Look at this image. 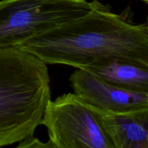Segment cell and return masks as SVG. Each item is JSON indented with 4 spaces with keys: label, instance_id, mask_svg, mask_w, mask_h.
<instances>
[{
    "label": "cell",
    "instance_id": "1",
    "mask_svg": "<svg viewBox=\"0 0 148 148\" xmlns=\"http://www.w3.org/2000/svg\"><path fill=\"white\" fill-rule=\"evenodd\" d=\"M46 64L77 69L118 59L148 67V25L134 24L102 3L85 15L30 38L17 46Z\"/></svg>",
    "mask_w": 148,
    "mask_h": 148
},
{
    "label": "cell",
    "instance_id": "2",
    "mask_svg": "<svg viewBox=\"0 0 148 148\" xmlns=\"http://www.w3.org/2000/svg\"><path fill=\"white\" fill-rule=\"evenodd\" d=\"M50 100L46 64L17 48H0V147L33 135Z\"/></svg>",
    "mask_w": 148,
    "mask_h": 148
},
{
    "label": "cell",
    "instance_id": "3",
    "mask_svg": "<svg viewBox=\"0 0 148 148\" xmlns=\"http://www.w3.org/2000/svg\"><path fill=\"white\" fill-rule=\"evenodd\" d=\"M98 0H2L0 48L17 47L30 38L85 15Z\"/></svg>",
    "mask_w": 148,
    "mask_h": 148
},
{
    "label": "cell",
    "instance_id": "4",
    "mask_svg": "<svg viewBox=\"0 0 148 148\" xmlns=\"http://www.w3.org/2000/svg\"><path fill=\"white\" fill-rule=\"evenodd\" d=\"M40 124L55 148H115L92 107L75 93L50 100Z\"/></svg>",
    "mask_w": 148,
    "mask_h": 148
},
{
    "label": "cell",
    "instance_id": "5",
    "mask_svg": "<svg viewBox=\"0 0 148 148\" xmlns=\"http://www.w3.org/2000/svg\"><path fill=\"white\" fill-rule=\"evenodd\" d=\"M75 93L95 108L111 113H124L148 106V95L123 89L82 69L69 78Z\"/></svg>",
    "mask_w": 148,
    "mask_h": 148
},
{
    "label": "cell",
    "instance_id": "6",
    "mask_svg": "<svg viewBox=\"0 0 148 148\" xmlns=\"http://www.w3.org/2000/svg\"><path fill=\"white\" fill-rule=\"evenodd\" d=\"M92 107L114 147L148 148V106L124 113Z\"/></svg>",
    "mask_w": 148,
    "mask_h": 148
},
{
    "label": "cell",
    "instance_id": "7",
    "mask_svg": "<svg viewBox=\"0 0 148 148\" xmlns=\"http://www.w3.org/2000/svg\"><path fill=\"white\" fill-rule=\"evenodd\" d=\"M82 69L123 89L148 95L147 66L118 59H105L93 62Z\"/></svg>",
    "mask_w": 148,
    "mask_h": 148
},
{
    "label": "cell",
    "instance_id": "8",
    "mask_svg": "<svg viewBox=\"0 0 148 148\" xmlns=\"http://www.w3.org/2000/svg\"><path fill=\"white\" fill-rule=\"evenodd\" d=\"M18 143L17 148H55L50 140L46 143H43L38 139L33 137V135L26 137Z\"/></svg>",
    "mask_w": 148,
    "mask_h": 148
},
{
    "label": "cell",
    "instance_id": "9",
    "mask_svg": "<svg viewBox=\"0 0 148 148\" xmlns=\"http://www.w3.org/2000/svg\"><path fill=\"white\" fill-rule=\"evenodd\" d=\"M143 1H144L145 2H146V3H147V4H148V0H143ZM146 23H147V25H148V18H147V21L146 22Z\"/></svg>",
    "mask_w": 148,
    "mask_h": 148
}]
</instances>
